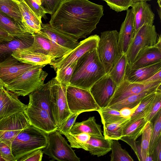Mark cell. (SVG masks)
Returning <instances> with one entry per match:
<instances>
[{"mask_svg":"<svg viewBox=\"0 0 161 161\" xmlns=\"http://www.w3.org/2000/svg\"><path fill=\"white\" fill-rule=\"evenodd\" d=\"M103 14V6L88 0H63L49 24L78 40L90 35Z\"/></svg>","mask_w":161,"mask_h":161,"instance_id":"1","label":"cell"},{"mask_svg":"<svg viewBox=\"0 0 161 161\" xmlns=\"http://www.w3.org/2000/svg\"><path fill=\"white\" fill-rule=\"evenodd\" d=\"M106 73L101 62L97 48L85 53L77 61L69 85L89 90Z\"/></svg>","mask_w":161,"mask_h":161,"instance_id":"2","label":"cell"},{"mask_svg":"<svg viewBox=\"0 0 161 161\" xmlns=\"http://www.w3.org/2000/svg\"><path fill=\"white\" fill-rule=\"evenodd\" d=\"M47 144V133L30 125L22 130L13 141L12 153L17 161L33 151L43 150Z\"/></svg>","mask_w":161,"mask_h":161,"instance_id":"3","label":"cell"},{"mask_svg":"<svg viewBox=\"0 0 161 161\" xmlns=\"http://www.w3.org/2000/svg\"><path fill=\"white\" fill-rule=\"evenodd\" d=\"M41 65L30 69L5 84L4 87L17 96H25L44 84L48 73Z\"/></svg>","mask_w":161,"mask_h":161,"instance_id":"4","label":"cell"},{"mask_svg":"<svg viewBox=\"0 0 161 161\" xmlns=\"http://www.w3.org/2000/svg\"><path fill=\"white\" fill-rule=\"evenodd\" d=\"M118 35L116 30L105 31L101 33L97 51L106 74L123 54L118 44Z\"/></svg>","mask_w":161,"mask_h":161,"instance_id":"5","label":"cell"},{"mask_svg":"<svg viewBox=\"0 0 161 161\" xmlns=\"http://www.w3.org/2000/svg\"><path fill=\"white\" fill-rule=\"evenodd\" d=\"M67 87L61 84L55 77L50 80V104L53 117L58 128L72 114L67 103Z\"/></svg>","mask_w":161,"mask_h":161,"instance_id":"6","label":"cell"},{"mask_svg":"<svg viewBox=\"0 0 161 161\" xmlns=\"http://www.w3.org/2000/svg\"><path fill=\"white\" fill-rule=\"evenodd\" d=\"M47 144L42 150L43 153L54 160L80 161L66 139L57 129L47 133Z\"/></svg>","mask_w":161,"mask_h":161,"instance_id":"7","label":"cell"},{"mask_svg":"<svg viewBox=\"0 0 161 161\" xmlns=\"http://www.w3.org/2000/svg\"><path fill=\"white\" fill-rule=\"evenodd\" d=\"M66 96L68 107L72 113L98 111L101 109L89 90L69 85L66 88Z\"/></svg>","mask_w":161,"mask_h":161,"instance_id":"8","label":"cell"},{"mask_svg":"<svg viewBox=\"0 0 161 161\" xmlns=\"http://www.w3.org/2000/svg\"><path fill=\"white\" fill-rule=\"evenodd\" d=\"M158 35L155 26L144 25L134 35L125 53L127 65L134 61L139 52L147 46L155 45L158 40Z\"/></svg>","mask_w":161,"mask_h":161,"instance_id":"9","label":"cell"},{"mask_svg":"<svg viewBox=\"0 0 161 161\" xmlns=\"http://www.w3.org/2000/svg\"><path fill=\"white\" fill-rule=\"evenodd\" d=\"M25 111L17 113L0 120V141L11 147L18 134L30 125Z\"/></svg>","mask_w":161,"mask_h":161,"instance_id":"10","label":"cell"},{"mask_svg":"<svg viewBox=\"0 0 161 161\" xmlns=\"http://www.w3.org/2000/svg\"><path fill=\"white\" fill-rule=\"evenodd\" d=\"M100 37L97 35L91 36L79 42L74 49L63 57L55 59L49 64L56 71L76 61L85 53L97 48Z\"/></svg>","mask_w":161,"mask_h":161,"instance_id":"11","label":"cell"},{"mask_svg":"<svg viewBox=\"0 0 161 161\" xmlns=\"http://www.w3.org/2000/svg\"><path fill=\"white\" fill-rule=\"evenodd\" d=\"M161 85V80L138 83L131 82L125 78L120 84L117 86L114 93L106 107H108L129 96Z\"/></svg>","mask_w":161,"mask_h":161,"instance_id":"12","label":"cell"},{"mask_svg":"<svg viewBox=\"0 0 161 161\" xmlns=\"http://www.w3.org/2000/svg\"><path fill=\"white\" fill-rule=\"evenodd\" d=\"M32 35L34 41L28 49L33 52L49 56L53 60L63 57L71 50L58 45L40 31Z\"/></svg>","mask_w":161,"mask_h":161,"instance_id":"13","label":"cell"},{"mask_svg":"<svg viewBox=\"0 0 161 161\" xmlns=\"http://www.w3.org/2000/svg\"><path fill=\"white\" fill-rule=\"evenodd\" d=\"M116 87L115 82L106 74L93 84L89 90L95 102L101 108L107 106Z\"/></svg>","mask_w":161,"mask_h":161,"instance_id":"14","label":"cell"},{"mask_svg":"<svg viewBox=\"0 0 161 161\" xmlns=\"http://www.w3.org/2000/svg\"><path fill=\"white\" fill-rule=\"evenodd\" d=\"M161 61V38L158 35L154 45L147 46L138 53L133 62L127 66L126 69L132 70L144 67Z\"/></svg>","mask_w":161,"mask_h":161,"instance_id":"15","label":"cell"},{"mask_svg":"<svg viewBox=\"0 0 161 161\" xmlns=\"http://www.w3.org/2000/svg\"><path fill=\"white\" fill-rule=\"evenodd\" d=\"M30 124L47 133L57 129L54 120L45 110L27 104L25 111Z\"/></svg>","mask_w":161,"mask_h":161,"instance_id":"16","label":"cell"},{"mask_svg":"<svg viewBox=\"0 0 161 161\" xmlns=\"http://www.w3.org/2000/svg\"><path fill=\"white\" fill-rule=\"evenodd\" d=\"M40 66L20 62L11 55L0 62V79L5 85L25 71Z\"/></svg>","mask_w":161,"mask_h":161,"instance_id":"17","label":"cell"},{"mask_svg":"<svg viewBox=\"0 0 161 161\" xmlns=\"http://www.w3.org/2000/svg\"><path fill=\"white\" fill-rule=\"evenodd\" d=\"M26 105L21 102L18 96L0 87V120L18 112L24 111Z\"/></svg>","mask_w":161,"mask_h":161,"instance_id":"18","label":"cell"},{"mask_svg":"<svg viewBox=\"0 0 161 161\" xmlns=\"http://www.w3.org/2000/svg\"><path fill=\"white\" fill-rule=\"evenodd\" d=\"M131 7L134 15V35L143 25H153L155 14L150 4L147 2H137L133 3Z\"/></svg>","mask_w":161,"mask_h":161,"instance_id":"19","label":"cell"},{"mask_svg":"<svg viewBox=\"0 0 161 161\" xmlns=\"http://www.w3.org/2000/svg\"><path fill=\"white\" fill-rule=\"evenodd\" d=\"M33 41L32 35L26 34L14 36L11 41L0 42V62L11 55L16 50L29 47L31 46Z\"/></svg>","mask_w":161,"mask_h":161,"instance_id":"20","label":"cell"},{"mask_svg":"<svg viewBox=\"0 0 161 161\" xmlns=\"http://www.w3.org/2000/svg\"><path fill=\"white\" fill-rule=\"evenodd\" d=\"M40 31L58 45L70 50L75 48L79 43L78 40L54 28L48 23H42Z\"/></svg>","mask_w":161,"mask_h":161,"instance_id":"21","label":"cell"},{"mask_svg":"<svg viewBox=\"0 0 161 161\" xmlns=\"http://www.w3.org/2000/svg\"><path fill=\"white\" fill-rule=\"evenodd\" d=\"M125 19L119 32L118 44L123 53H125L134 35V15L131 8L126 10Z\"/></svg>","mask_w":161,"mask_h":161,"instance_id":"22","label":"cell"},{"mask_svg":"<svg viewBox=\"0 0 161 161\" xmlns=\"http://www.w3.org/2000/svg\"><path fill=\"white\" fill-rule=\"evenodd\" d=\"M50 94L49 81L29 94L28 104L45 110L54 121L50 104Z\"/></svg>","mask_w":161,"mask_h":161,"instance_id":"23","label":"cell"},{"mask_svg":"<svg viewBox=\"0 0 161 161\" xmlns=\"http://www.w3.org/2000/svg\"><path fill=\"white\" fill-rule=\"evenodd\" d=\"M20 62L37 65H46L53 60L49 56L31 51L27 48L19 49L11 55Z\"/></svg>","mask_w":161,"mask_h":161,"instance_id":"24","label":"cell"},{"mask_svg":"<svg viewBox=\"0 0 161 161\" xmlns=\"http://www.w3.org/2000/svg\"><path fill=\"white\" fill-rule=\"evenodd\" d=\"M22 20L21 23L26 31L33 34L39 32L42 23L23 1L18 2Z\"/></svg>","mask_w":161,"mask_h":161,"instance_id":"25","label":"cell"},{"mask_svg":"<svg viewBox=\"0 0 161 161\" xmlns=\"http://www.w3.org/2000/svg\"><path fill=\"white\" fill-rule=\"evenodd\" d=\"M161 70V61L144 67L126 70L125 78L134 82H143Z\"/></svg>","mask_w":161,"mask_h":161,"instance_id":"26","label":"cell"},{"mask_svg":"<svg viewBox=\"0 0 161 161\" xmlns=\"http://www.w3.org/2000/svg\"><path fill=\"white\" fill-rule=\"evenodd\" d=\"M147 122L144 117L133 121L130 120L123 130L122 136L120 140L131 145L142 135Z\"/></svg>","mask_w":161,"mask_h":161,"instance_id":"27","label":"cell"},{"mask_svg":"<svg viewBox=\"0 0 161 161\" xmlns=\"http://www.w3.org/2000/svg\"><path fill=\"white\" fill-rule=\"evenodd\" d=\"M112 139H106L104 136H91L86 144V151L97 157L103 156L111 150Z\"/></svg>","mask_w":161,"mask_h":161,"instance_id":"28","label":"cell"},{"mask_svg":"<svg viewBox=\"0 0 161 161\" xmlns=\"http://www.w3.org/2000/svg\"><path fill=\"white\" fill-rule=\"evenodd\" d=\"M102 133L101 125L96 123L94 116L81 122H75L70 132L72 134L86 133L97 136H103Z\"/></svg>","mask_w":161,"mask_h":161,"instance_id":"29","label":"cell"},{"mask_svg":"<svg viewBox=\"0 0 161 161\" xmlns=\"http://www.w3.org/2000/svg\"><path fill=\"white\" fill-rule=\"evenodd\" d=\"M0 27L14 37L30 34L26 31L21 23L0 11Z\"/></svg>","mask_w":161,"mask_h":161,"instance_id":"30","label":"cell"},{"mask_svg":"<svg viewBox=\"0 0 161 161\" xmlns=\"http://www.w3.org/2000/svg\"><path fill=\"white\" fill-rule=\"evenodd\" d=\"M159 89H161V85L129 96L108 107L118 111H119L124 107L133 108L139 104L145 97L151 93L156 92Z\"/></svg>","mask_w":161,"mask_h":161,"instance_id":"31","label":"cell"},{"mask_svg":"<svg viewBox=\"0 0 161 161\" xmlns=\"http://www.w3.org/2000/svg\"><path fill=\"white\" fill-rule=\"evenodd\" d=\"M130 118L110 124L103 125V135L105 138L120 140L124 128L129 121Z\"/></svg>","mask_w":161,"mask_h":161,"instance_id":"32","label":"cell"},{"mask_svg":"<svg viewBox=\"0 0 161 161\" xmlns=\"http://www.w3.org/2000/svg\"><path fill=\"white\" fill-rule=\"evenodd\" d=\"M153 128V123L150 121L146 124L142 133L141 147L142 161H153V156L149 154V148Z\"/></svg>","mask_w":161,"mask_h":161,"instance_id":"33","label":"cell"},{"mask_svg":"<svg viewBox=\"0 0 161 161\" xmlns=\"http://www.w3.org/2000/svg\"><path fill=\"white\" fill-rule=\"evenodd\" d=\"M127 65L126 56L125 53H124L115 63L109 72L107 74L117 86L125 78Z\"/></svg>","mask_w":161,"mask_h":161,"instance_id":"34","label":"cell"},{"mask_svg":"<svg viewBox=\"0 0 161 161\" xmlns=\"http://www.w3.org/2000/svg\"><path fill=\"white\" fill-rule=\"evenodd\" d=\"M157 91L149 94L142 100L134 113L130 117V121L144 118L148 114L154 101Z\"/></svg>","mask_w":161,"mask_h":161,"instance_id":"35","label":"cell"},{"mask_svg":"<svg viewBox=\"0 0 161 161\" xmlns=\"http://www.w3.org/2000/svg\"><path fill=\"white\" fill-rule=\"evenodd\" d=\"M0 11L22 24V17L18 1L15 0L0 1Z\"/></svg>","mask_w":161,"mask_h":161,"instance_id":"36","label":"cell"},{"mask_svg":"<svg viewBox=\"0 0 161 161\" xmlns=\"http://www.w3.org/2000/svg\"><path fill=\"white\" fill-rule=\"evenodd\" d=\"M110 161H133V159L125 149L122 148L118 140H112Z\"/></svg>","mask_w":161,"mask_h":161,"instance_id":"37","label":"cell"},{"mask_svg":"<svg viewBox=\"0 0 161 161\" xmlns=\"http://www.w3.org/2000/svg\"><path fill=\"white\" fill-rule=\"evenodd\" d=\"M97 112L100 116L101 122L103 125L126 119L121 116L119 111L109 107L101 108Z\"/></svg>","mask_w":161,"mask_h":161,"instance_id":"38","label":"cell"},{"mask_svg":"<svg viewBox=\"0 0 161 161\" xmlns=\"http://www.w3.org/2000/svg\"><path fill=\"white\" fill-rule=\"evenodd\" d=\"M149 148V154L153 156L154 149L160 137H161V110H159L155 116Z\"/></svg>","mask_w":161,"mask_h":161,"instance_id":"39","label":"cell"},{"mask_svg":"<svg viewBox=\"0 0 161 161\" xmlns=\"http://www.w3.org/2000/svg\"><path fill=\"white\" fill-rule=\"evenodd\" d=\"M77 61L56 70V79L62 85L67 86L75 67Z\"/></svg>","mask_w":161,"mask_h":161,"instance_id":"40","label":"cell"},{"mask_svg":"<svg viewBox=\"0 0 161 161\" xmlns=\"http://www.w3.org/2000/svg\"><path fill=\"white\" fill-rule=\"evenodd\" d=\"M65 136L72 148H81L85 150L86 143L91 137L90 135L86 133L72 134L69 133Z\"/></svg>","mask_w":161,"mask_h":161,"instance_id":"41","label":"cell"},{"mask_svg":"<svg viewBox=\"0 0 161 161\" xmlns=\"http://www.w3.org/2000/svg\"><path fill=\"white\" fill-rule=\"evenodd\" d=\"M105 2L111 9L117 12L126 10L133 3V0H106Z\"/></svg>","mask_w":161,"mask_h":161,"instance_id":"42","label":"cell"},{"mask_svg":"<svg viewBox=\"0 0 161 161\" xmlns=\"http://www.w3.org/2000/svg\"><path fill=\"white\" fill-rule=\"evenodd\" d=\"M161 108V89H158L157 91L155 98L153 103L151 109L148 114L145 117L146 121H151L155 117L158 112Z\"/></svg>","mask_w":161,"mask_h":161,"instance_id":"43","label":"cell"},{"mask_svg":"<svg viewBox=\"0 0 161 161\" xmlns=\"http://www.w3.org/2000/svg\"><path fill=\"white\" fill-rule=\"evenodd\" d=\"M63 0H36L46 14H53Z\"/></svg>","mask_w":161,"mask_h":161,"instance_id":"44","label":"cell"},{"mask_svg":"<svg viewBox=\"0 0 161 161\" xmlns=\"http://www.w3.org/2000/svg\"><path fill=\"white\" fill-rule=\"evenodd\" d=\"M80 113H72L62 125L57 130L62 134L65 136L70 133L71 128Z\"/></svg>","mask_w":161,"mask_h":161,"instance_id":"45","label":"cell"},{"mask_svg":"<svg viewBox=\"0 0 161 161\" xmlns=\"http://www.w3.org/2000/svg\"><path fill=\"white\" fill-rule=\"evenodd\" d=\"M23 1L39 19L42 21V18L45 15L46 13L36 0H23Z\"/></svg>","mask_w":161,"mask_h":161,"instance_id":"46","label":"cell"},{"mask_svg":"<svg viewBox=\"0 0 161 161\" xmlns=\"http://www.w3.org/2000/svg\"><path fill=\"white\" fill-rule=\"evenodd\" d=\"M43 153L42 149L36 150L25 154L20 157L18 161H41Z\"/></svg>","mask_w":161,"mask_h":161,"instance_id":"47","label":"cell"},{"mask_svg":"<svg viewBox=\"0 0 161 161\" xmlns=\"http://www.w3.org/2000/svg\"><path fill=\"white\" fill-rule=\"evenodd\" d=\"M0 154L5 161H17L12 153L11 147L0 141Z\"/></svg>","mask_w":161,"mask_h":161,"instance_id":"48","label":"cell"},{"mask_svg":"<svg viewBox=\"0 0 161 161\" xmlns=\"http://www.w3.org/2000/svg\"><path fill=\"white\" fill-rule=\"evenodd\" d=\"M139 104L132 108L125 107L122 108L119 111L120 115L125 118H130L138 107Z\"/></svg>","mask_w":161,"mask_h":161,"instance_id":"49","label":"cell"},{"mask_svg":"<svg viewBox=\"0 0 161 161\" xmlns=\"http://www.w3.org/2000/svg\"><path fill=\"white\" fill-rule=\"evenodd\" d=\"M153 157V161H161V137L159 138L155 147Z\"/></svg>","mask_w":161,"mask_h":161,"instance_id":"50","label":"cell"},{"mask_svg":"<svg viewBox=\"0 0 161 161\" xmlns=\"http://www.w3.org/2000/svg\"><path fill=\"white\" fill-rule=\"evenodd\" d=\"M14 38L6 31L0 27V42L5 41H10Z\"/></svg>","mask_w":161,"mask_h":161,"instance_id":"51","label":"cell"},{"mask_svg":"<svg viewBox=\"0 0 161 161\" xmlns=\"http://www.w3.org/2000/svg\"><path fill=\"white\" fill-rule=\"evenodd\" d=\"M161 70L157 72L143 82H153L161 80Z\"/></svg>","mask_w":161,"mask_h":161,"instance_id":"52","label":"cell"},{"mask_svg":"<svg viewBox=\"0 0 161 161\" xmlns=\"http://www.w3.org/2000/svg\"><path fill=\"white\" fill-rule=\"evenodd\" d=\"M151 0H133V3H134L136 2L140 1L147 2V1H150Z\"/></svg>","mask_w":161,"mask_h":161,"instance_id":"53","label":"cell"},{"mask_svg":"<svg viewBox=\"0 0 161 161\" xmlns=\"http://www.w3.org/2000/svg\"><path fill=\"white\" fill-rule=\"evenodd\" d=\"M5 86V84L0 79V87L2 86H3L4 87Z\"/></svg>","mask_w":161,"mask_h":161,"instance_id":"54","label":"cell"},{"mask_svg":"<svg viewBox=\"0 0 161 161\" xmlns=\"http://www.w3.org/2000/svg\"><path fill=\"white\" fill-rule=\"evenodd\" d=\"M161 0H157V3L158 4L159 8H161Z\"/></svg>","mask_w":161,"mask_h":161,"instance_id":"55","label":"cell"},{"mask_svg":"<svg viewBox=\"0 0 161 161\" xmlns=\"http://www.w3.org/2000/svg\"><path fill=\"white\" fill-rule=\"evenodd\" d=\"M158 12L160 18L161 19V8H159L158 10Z\"/></svg>","mask_w":161,"mask_h":161,"instance_id":"56","label":"cell"},{"mask_svg":"<svg viewBox=\"0 0 161 161\" xmlns=\"http://www.w3.org/2000/svg\"><path fill=\"white\" fill-rule=\"evenodd\" d=\"M0 161H5V160L3 158L0 154Z\"/></svg>","mask_w":161,"mask_h":161,"instance_id":"57","label":"cell"},{"mask_svg":"<svg viewBox=\"0 0 161 161\" xmlns=\"http://www.w3.org/2000/svg\"><path fill=\"white\" fill-rule=\"evenodd\" d=\"M15 0L18 2H21V1H23V0Z\"/></svg>","mask_w":161,"mask_h":161,"instance_id":"58","label":"cell"},{"mask_svg":"<svg viewBox=\"0 0 161 161\" xmlns=\"http://www.w3.org/2000/svg\"><path fill=\"white\" fill-rule=\"evenodd\" d=\"M101 0L104 1H106V0Z\"/></svg>","mask_w":161,"mask_h":161,"instance_id":"59","label":"cell"},{"mask_svg":"<svg viewBox=\"0 0 161 161\" xmlns=\"http://www.w3.org/2000/svg\"><path fill=\"white\" fill-rule=\"evenodd\" d=\"M1 0H0V1H1Z\"/></svg>","mask_w":161,"mask_h":161,"instance_id":"60","label":"cell"}]
</instances>
